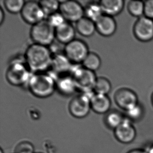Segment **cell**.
Returning a JSON list of instances; mask_svg holds the SVG:
<instances>
[{"mask_svg":"<svg viewBox=\"0 0 153 153\" xmlns=\"http://www.w3.org/2000/svg\"><path fill=\"white\" fill-rule=\"evenodd\" d=\"M52 58L48 47L34 43L27 48L24 59L29 70L35 73L44 72L51 68Z\"/></svg>","mask_w":153,"mask_h":153,"instance_id":"cell-1","label":"cell"},{"mask_svg":"<svg viewBox=\"0 0 153 153\" xmlns=\"http://www.w3.org/2000/svg\"><path fill=\"white\" fill-rule=\"evenodd\" d=\"M29 91L38 98L50 97L56 89V79L50 74L45 72L31 74L28 82Z\"/></svg>","mask_w":153,"mask_h":153,"instance_id":"cell-2","label":"cell"},{"mask_svg":"<svg viewBox=\"0 0 153 153\" xmlns=\"http://www.w3.org/2000/svg\"><path fill=\"white\" fill-rule=\"evenodd\" d=\"M26 61L21 59H14L10 62L6 73L7 80L11 85L20 86L27 84L31 76Z\"/></svg>","mask_w":153,"mask_h":153,"instance_id":"cell-3","label":"cell"},{"mask_svg":"<svg viewBox=\"0 0 153 153\" xmlns=\"http://www.w3.org/2000/svg\"><path fill=\"white\" fill-rule=\"evenodd\" d=\"M30 37L35 44L47 47L51 45L56 38V28L47 19H44L33 25Z\"/></svg>","mask_w":153,"mask_h":153,"instance_id":"cell-4","label":"cell"},{"mask_svg":"<svg viewBox=\"0 0 153 153\" xmlns=\"http://www.w3.org/2000/svg\"><path fill=\"white\" fill-rule=\"evenodd\" d=\"M71 71V75L74 81L77 89L81 90L83 93L94 91L97 79L95 72L88 70L84 66L72 67Z\"/></svg>","mask_w":153,"mask_h":153,"instance_id":"cell-5","label":"cell"},{"mask_svg":"<svg viewBox=\"0 0 153 153\" xmlns=\"http://www.w3.org/2000/svg\"><path fill=\"white\" fill-rule=\"evenodd\" d=\"M94 94V93H91V91L83 93L73 98L68 105L71 114L77 119L86 117L91 109V100Z\"/></svg>","mask_w":153,"mask_h":153,"instance_id":"cell-6","label":"cell"},{"mask_svg":"<svg viewBox=\"0 0 153 153\" xmlns=\"http://www.w3.org/2000/svg\"><path fill=\"white\" fill-rule=\"evenodd\" d=\"M89 53L87 45L81 40L75 39L64 47V54L72 64L83 63Z\"/></svg>","mask_w":153,"mask_h":153,"instance_id":"cell-7","label":"cell"},{"mask_svg":"<svg viewBox=\"0 0 153 153\" xmlns=\"http://www.w3.org/2000/svg\"><path fill=\"white\" fill-rule=\"evenodd\" d=\"M60 12L68 22H77L85 16L84 8L76 1H63L60 2Z\"/></svg>","mask_w":153,"mask_h":153,"instance_id":"cell-8","label":"cell"},{"mask_svg":"<svg viewBox=\"0 0 153 153\" xmlns=\"http://www.w3.org/2000/svg\"><path fill=\"white\" fill-rule=\"evenodd\" d=\"M21 13L23 19L33 25L43 21L46 16L39 3L33 1L26 2Z\"/></svg>","mask_w":153,"mask_h":153,"instance_id":"cell-9","label":"cell"},{"mask_svg":"<svg viewBox=\"0 0 153 153\" xmlns=\"http://www.w3.org/2000/svg\"><path fill=\"white\" fill-rule=\"evenodd\" d=\"M133 31L137 39L147 42L153 39V19L145 16L139 18L134 26Z\"/></svg>","mask_w":153,"mask_h":153,"instance_id":"cell-10","label":"cell"},{"mask_svg":"<svg viewBox=\"0 0 153 153\" xmlns=\"http://www.w3.org/2000/svg\"><path fill=\"white\" fill-rule=\"evenodd\" d=\"M114 99L118 107L126 111L139 103L136 93L127 88L118 89L114 94Z\"/></svg>","mask_w":153,"mask_h":153,"instance_id":"cell-11","label":"cell"},{"mask_svg":"<svg viewBox=\"0 0 153 153\" xmlns=\"http://www.w3.org/2000/svg\"><path fill=\"white\" fill-rule=\"evenodd\" d=\"M114 135L120 143L129 144L135 139L137 131L131 121L126 117L122 123L114 130Z\"/></svg>","mask_w":153,"mask_h":153,"instance_id":"cell-12","label":"cell"},{"mask_svg":"<svg viewBox=\"0 0 153 153\" xmlns=\"http://www.w3.org/2000/svg\"><path fill=\"white\" fill-rule=\"evenodd\" d=\"M96 28L101 35L109 37L114 35L117 29V24L113 17L103 14L95 22Z\"/></svg>","mask_w":153,"mask_h":153,"instance_id":"cell-13","label":"cell"},{"mask_svg":"<svg viewBox=\"0 0 153 153\" xmlns=\"http://www.w3.org/2000/svg\"><path fill=\"white\" fill-rule=\"evenodd\" d=\"M51 68L55 74L61 76L71 71L72 63L64 53H58L53 56Z\"/></svg>","mask_w":153,"mask_h":153,"instance_id":"cell-14","label":"cell"},{"mask_svg":"<svg viewBox=\"0 0 153 153\" xmlns=\"http://www.w3.org/2000/svg\"><path fill=\"white\" fill-rule=\"evenodd\" d=\"M56 88L64 96H70L74 93L76 86L71 75H63L59 76L56 79Z\"/></svg>","mask_w":153,"mask_h":153,"instance_id":"cell-15","label":"cell"},{"mask_svg":"<svg viewBox=\"0 0 153 153\" xmlns=\"http://www.w3.org/2000/svg\"><path fill=\"white\" fill-rule=\"evenodd\" d=\"M111 102L107 95L94 93L91 100V109L98 114H106L110 111Z\"/></svg>","mask_w":153,"mask_h":153,"instance_id":"cell-16","label":"cell"},{"mask_svg":"<svg viewBox=\"0 0 153 153\" xmlns=\"http://www.w3.org/2000/svg\"><path fill=\"white\" fill-rule=\"evenodd\" d=\"M75 29L70 22L66 21L56 28V38L62 44H68L75 39Z\"/></svg>","mask_w":153,"mask_h":153,"instance_id":"cell-17","label":"cell"},{"mask_svg":"<svg viewBox=\"0 0 153 153\" xmlns=\"http://www.w3.org/2000/svg\"><path fill=\"white\" fill-rule=\"evenodd\" d=\"M103 14L114 17L120 14L123 9V0H102L100 2Z\"/></svg>","mask_w":153,"mask_h":153,"instance_id":"cell-18","label":"cell"},{"mask_svg":"<svg viewBox=\"0 0 153 153\" xmlns=\"http://www.w3.org/2000/svg\"><path fill=\"white\" fill-rule=\"evenodd\" d=\"M76 29L81 35L86 37H91L96 30L95 23L84 16L77 22Z\"/></svg>","mask_w":153,"mask_h":153,"instance_id":"cell-19","label":"cell"},{"mask_svg":"<svg viewBox=\"0 0 153 153\" xmlns=\"http://www.w3.org/2000/svg\"><path fill=\"white\" fill-rule=\"evenodd\" d=\"M125 118L120 111L112 110L106 114L104 122L108 128L114 131L122 123Z\"/></svg>","mask_w":153,"mask_h":153,"instance_id":"cell-20","label":"cell"},{"mask_svg":"<svg viewBox=\"0 0 153 153\" xmlns=\"http://www.w3.org/2000/svg\"><path fill=\"white\" fill-rule=\"evenodd\" d=\"M103 11L100 3L91 2L87 3L84 7L85 17L95 23L102 15Z\"/></svg>","mask_w":153,"mask_h":153,"instance_id":"cell-21","label":"cell"},{"mask_svg":"<svg viewBox=\"0 0 153 153\" xmlns=\"http://www.w3.org/2000/svg\"><path fill=\"white\" fill-rule=\"evenodd\" d=\"M101 59L97 54L89 52L82 63L84 68L95 72L100 68L101 66Z\"/></svg>","mask_w":153,"mask_h":153,"instance_id":"cell-22","label":"cell"},{"mask_svg":"<svg viewBox=\"0 0 153 153\" xmlns=\"http://www.w3.org/2000/svg\"><path fill=\"white\" fill-rule=\"evenodd\" d=\"M111 90V84L109 79L104 77H97L94 88L95 93L107 95Z\"/></svg>","mask_w":153,"mask_h":153,"instance_id":"cell-23","label":"cell"},{"mask_svg":"<svg viewBox=\"0 0 153 153\" xmlns=\"http://www.w3.org/2000/svg\"><path fill=\"white\" fill-rule=\"evenodd\" d=\"M39 3L46 15L49 16L60 9V2L56 0H42Z\"/></svg>","mask_w":153,"mask_h":153,"instance_id":"cell-24","label":"cell"},{"mask_svg":"<svg viewBox=\"0 0 153 153\" xmlns=\"http://www.w3.org/2000/svg\"><path fill=\"white\" fill-rule=\"evenodd\" d=\"M128 12L132 16L141 17L144 15V2L140 1H131L128 5Z\"/></svg>","mask_w":153,"mask_h":153,"instance_id":"cell-25","label":"cell"},{"mask_svg":"<svg viewBox=\"0 0 153 153\" xmlns=\"http://www.w3.org/2000/svg\"><path fill=\"white\" fill-rule=\"evenodd\" d=\"M26 2L23 0H5L4 6L9 12L12 14L21 13Z\"/></svg>","mask_w":153,"mask_h":153,"instance_id":"cell-26","label":"cell"},{"mask_svg":"<svg viewBox=\"0 0 153 153\" xmlns=\"http://www.w3.org/2000/svg\"><path fill=\"white\" fill-rule=\"evenodd\" d=\"M126 118L131 121H138L143 117L144 109L142 106L138 103L133 107L126 111Z\"/></svg>","mask_w":153,"mask_h":153,"instance_id":"cell-27","label":"cell"},{"mask_svg":"<svg viewBox=\"0 0 153 153\" xmlns=\"http://www.w3.org/2000/svg\"><path fill=\"white\" fill-rule=\"evenodd\" d=\"M14 153H35L33 144L29 141H22L17 144Z\"/></svg>","mask_w":153,"mask_h":153,"instance_id":"cell-28","label":"cell"},{"mask_svg":"<svg viewBox=\"0 0 153 153\" xmlns=\"http://www.w3.org/2000/svg\"><path fill=\"white\" fill-rule=\"evenodd\" d=\"M47 20L50 24L55 28L60 26V25H62L66 21L60 12H57L50 15L48 17Z\"/></svg>","mask_w":153,"mask_h":153,"instance_id":"cell-29","label":"cell"},{"mask_svg":"<svg viewBox=\"0 0 153 153\" xmlns=\"http://www.w3.org/2000/svg\"><path fill=\"white\" fill-rule=\"evenodd\" d=\"M144 16L153 19V0L144 2Z\"/></svg>","mask_w":153,"mask_h":153,"instance_id":"cell-30","label":"cell"},{"mask_svg":"<svg viewBox=\"0 0 153 153\" xmlns=\"http://www.w3.org/2000/svg\"><path fill=\"white\" fill-rule=\"evenodd\" d=\"M127 153H148L146 151L142 149H133L128 151Z\"/></svg>","mask_w":153,"mask_h":153,"instance_id":"cell-31","label":"cell"},{"mask_svg":"<svg viewBox=\"0 0 153 153\" xmlns=\"http://www.w3.org/2000/svg\"><path fill=\"white\" fill-rule=\"evenodd\" d=\"M4 19V14L2 8L0 7V24L2 25Z\"/></svg>","mask_w":153,"mask_h":153,"instance_id":"cell-32","label":"cell"},{"mask_svg":"<svg viewBox=\"0 0 153 153\" xmlns=\"http://www.w3.org/2000/svg\"><path fill=\"white\" fill-rule=\"evenodd\" d=\"M146 151L148 153H153V144L149 146Z\"/></svg>","mask_w":153,"mask_h":153,"instance_id":"cell-33","label":"cell"},{"mask_svg":"<svg viewBox=\"0 0 153 153\" xmlns=\"http://www.w3.org/2000/svg\"><path fill=\"white\" fill-rule=\"evenodd\" d=\"M0 153H4V152H3V151L2 149H1V150H0Z\"/></svg>","mask_w":153,"mask_h":153,"instance_id":"cell-34","label":"cell"},{"mask_svg":"<svg viewBox=\"0 0 153 153\" xmlns=\"http://www.w3.org/2000/svg\"><path fill=\"white\" fill-rule=\"evenodd\" d=\"M152 102H153V95H152Z\"/></svg>","mask_w":153,"mask_h":153,"instance_id":"cell-35","label":"cell"},{"mask_svg":"<svg viewBox=\"0 0 153 153\" xmlns=\"http://www.w3.org/2000/svg\"></svg>","mask_w":153,"mask_h":153,"instance_id":"cell-36","label":"cell"}]
</instances>
